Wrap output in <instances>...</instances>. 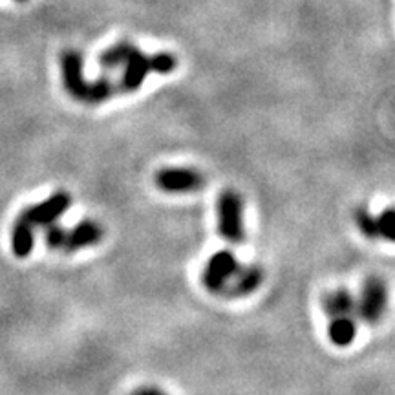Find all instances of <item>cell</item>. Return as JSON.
<instances>
[{"label":"cell","mask_w":395,"mask_h":395,"mask_svg":"<svg viewBox=\"0 0 395 395\" xmlns=\"http://www.w3.org/2000/svg\"><path fill=\"white\" fill-rule=\"evenodd\" d=\"M322 309H324V313L329 319L338 315L355 316V297L348 290H344V287L329 291V293L322 297Z\"/></svg>","instance_id":"cell-10"},{"label":"cell","mask_w":395,"mask_h":395,"mask_svg":"<svg viewBox=\"0 0 395 395\" xmlns=\"http://www.w3.org/2000/svg\"><path fill=\"white\" fill-rule=\"evenodd\" d=\"M71 205V196L64 190L52 194L48 200L37 203L33 207H28L18 214V218L28 222L33 227H46L50 224H55Z\"/></svg>","instance_id":"cell-5"},{"label":"cell","mask_w":395,"mask_h":395,"mask_svg":"<svg viewBox=\"0 0 395 395\" xmlns=\"http://www.w3.org/2000/svg\"><path fill=\"white\" fill-rule=\"evenodd\" d=\"M158 189L167 194H189L196 193L205 185V178L196 168L167 167L156 172Z\"/></svg>","instance_id":"cell-4"},{"label":"cell","mask_w":395,"mask_h":395,"mask_svg":"<svg viewBox=\"0 0 395 395\" xmlns=\"http://www.w3.org/2000/svg\"><path fill=\"white\" fill-rule=\"evenodd\" d=\"M388 304V287L379 277L366 278L360 294L355 299V316L365 324H377Z\"/></svg>","instance_id":"cell-2"},{"label":"cell","mask_w":395,"mask_h":395,"mask_svg":"<svg viewBox=\"0 0 395 395\" xmlns=\"http://www.w3.org/2000/svg\"><path fill=\"white\" fill-rule=\"evenodd\" d=\"M218 212V233L229 244H240L246 238L244 229V202L236 190H224L216 202Z\"/></svg>","instance_id":"cell-1"},{"label":"cell","mask_w":395,"mask_h":395,"mask_svg":"<svg viewBox=\"0 0 395 395\" xmlns=\"http://www.w3.org/2000/svg\"><path fill=\"white\" fill-rule=\"evenodd\" d=\"M11 251L17 258H26L31 255L33 246H35V227L30 225L24 219L17 218V222L11 227Z\"/></svg>","instance_id":"cell-9"},{"label":"cell","mask_w":395,"mask_h":395,"mask_svg":"<svg viewBox=\"0 0 395 395\" xmlns=\"http://www.w3.org/2000/svg\"><path fill=\"white\" fill-rule=\"evenodd\" d=\"M240 268L241 263L238 262L233 251H218L205 263V269H203L202 275V284L205 285V290L209 293L222 294L229 282L233 280L234 275L240 271Z\"/></svg>","instance_id":"cell-3"},{"label":"cell","mask_w":395,"mask_h":395,"mask_svg":"<svg viewBox=\"0 0 395 395\" xmlns=\"http://www.w3.org/2000/svg\"><path fill=\"white\" fill-rule=\"evenodd\" d=\"M375 222H377L379 238L394 240V209H387L382 214L375 216Z\"/></svg>","instance_id":"cell-13"},{"label":"cell","mask_w":395,"mask_h":395,"mask_svg":"<svg viewBox=\"0 0 395 395\" xmlns=\"http://www.w3.org/2000/svg\"><path fill=\"white\" fill-rule=\"evenodd\" d=\"M262 282L263 273L258 265H249V268L241 265L240 271L234 275L233 280L229 282L227 287H225L224 293L219 294V297H225V299H241V297L255 293Z\"/></svg>","instance_id":"cell-7"},{"label":"cell","mask_w":395,"mask_h":395,"mask_svg":"<svg viewBox=\"0 0 395 395\" xmlns=\"http://www.w3.org/2000/svg\"><path fill=\"white\" fill-rule=\"evenodd\" d=\"M66 240V229L59 224H50L46 225V231H44V241L46 246L53 251H62Z\"/></svg>","instance_id":"cell-12"},{"label":"cell","mask_w":395,"mask_h":395,"mask_svg":"<svg viewBox=\"0 0 395 395\" xmlns=\"http://www.w3.org/2000/svg\"><path fill=\"white\" fill-rule=\"evenodd\" d=\"M103 240V227L96 219H83L74 229L66 231V240L62 251L75 253V251L92 247Z\"/></svg>","instance_id":"cell-6"},{"label":"cell","mask_w":395,"mask_h":395,"mask_svg":"<svg viewBox=\"0 0 395 395\" xmlns=\"http://www.w3.org/2000/svg\"><path fill=\"white\" fill-rule=\"evenodd\" d=\"M132 395H167V394H163V391L158 390V388H141V390L134 391Z\"/></svg>","instance_id":"cell-14"},{"label":"cell","mask_w":395,"mask_h":395,"mask_svg":"<svg viewBox=\"0 0 395 395\" xmlns=\"http://www.w3.org/2000/svg\"><path fill=\"white\" fill-rule=\"evenodd\" d=\"M355 222H357V227L360 229V233L365 234L366 238H379L377 222H375V216L370 214L365 207L357 209Z\"/></svg>","instance_id":"cell-11"},{"label":"cell","mask_w":395,"mask_h":395,"mask_svg":"<svg viewBox=\"0 0 395 395\" xmlns=\"http://www.w3.org/2000/svg\"><path fill=\"white\" fill-rule=\"evenodd\" d=\"M18 2H24V0H18Z\"/></svg>","instance_id":"cell-15"},{"label":"cell","mask_w":395,"mask_h":395,"mask_svg":"<svg viewBox=\"0 0 395 395\" xmlns=\"http://www.w3.org/2000/svg\"><path fill=\"white\" fill-rule=\"evenodd\" d=\"M357 319L353 315H338L329 319L328 337L338 348L350 346L355 340Z\"/></svg>","instance_id":"cell-8"}]
</instances>
